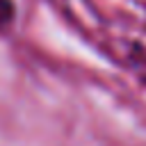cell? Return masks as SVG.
Here are the masks:
<instances>
[{"label":"cell","instance_id":"cell-1","mask_svg":"<svg viewBox=\"0 0 146 146\" xmlns=\"http://www.w3.org/2000/svg\"><path fill=\"white\" fill-rule=\"evenodd\" d=\"M11 14H14V7H11V2H9V0H0V21H7V18H11Z\"/></svg>","mask_w":146,"mask_h":146}]
</instances>
